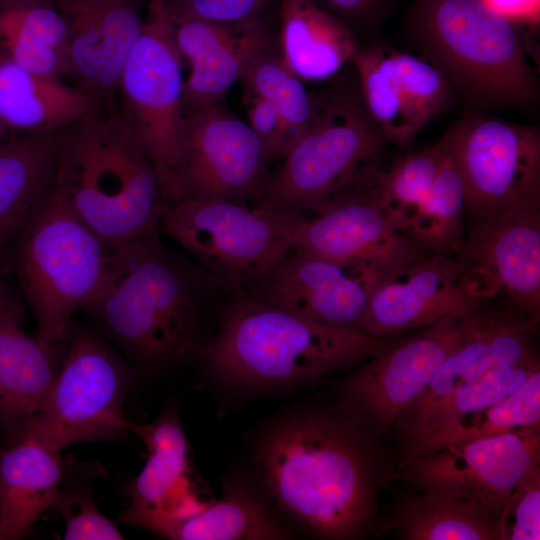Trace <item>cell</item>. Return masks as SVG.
<instances>
[{"instance_id":"9","label":"cell","mask_w":540,"mask_h":540,"mask_svg":"<svg viewBox=\"0 0 540 540\" xmlns=\"http://www.w3.org/2000/svg\"><path fill=\"white\" fill-rule=\"evenodd\" d=\"M452 159L474 220L540 209V131L476 111L465 113L437 143Z\"/></svg>"},{"instance_id":"23","label":"cell","mask_w":540,"mask_h":540,"mask_svg":"<svg viewBox=\"0 0 540 540\" xmlns=\"http://www.w3.org/2000/svg\"><path fill=\"white\" fill-rule=\"evenodd\" d=\"M128 431L145 444L147 460L130 491L120 522L162 534L173 524L205 508L189 467V444L177 413L163 411L153 422H130Z\"/></svg>"},{"instance_id":"29","label":"cell","mask_w":540,"mask_h":540,"mask_svg":"<svg viewBox=\"0 0 540 540\" xmlns=\"http://www.w3.org/2000/svg\"><path fill=\"white\" fill-rule=\"evenodd\" d=\"M280 55L301 80L334 78L360 46L352 30L313 0H278Z\"/></svg>"},{"instance_id":"15","label":"cell","mask_w":540,"mask_h":540,"mask_svg":"<svg viewBox=\"0 0 540 540\" xmlns=\"http://www.w3.org/2000/svg\"><path fill=\"white\" fill-rule=\"evenodd\" d=\"M387 273L373 264L291 246L244 292L267 306L338 329L364 332L371 293Z\"/></svg>"},{"instance_id":"24","label":"cell","mask_w":540,"mask_h":540,"mask_svg":"<svg viewBox=\"0 0 540 540\" xmlns=\"http://www.w3.org/2000/svg\"><path fill=\"white\" fill-rule=\"evenodd\" d=\"M538 321L536 317L528 321L510 320L480 307L472 311L465 341L444 361L427 389L399 415L394 426L456 389L477 382L496 367L536 356L534 337Z\"/></svg>"},{"instance_id":"16","label":"cell","mask_w":540,"mask_h":540,"mask_svg":"<svg viewBox=\"0 0 540 540\" xmlns=\"http://www.w3.org/2000/svg\"><path fill=\"white\" fill-rule=\"evenodd\" d=\"M471 312L389 344L344 381L349 413L372 437L389 432L427 389L444 361L467 338Z\"/></svg>"},{"instance_id":"34","label":"cell","mask_w":540,"mask_h":540,"mask_svg":"<svg viewBox=\"0 0 540 540\" xmlns=\"http://www.w3.org/2000/svg\"><path fill=\"white\" fill-rule=\"evenodd\" d=\"M539 369L537 355L519 363L496 367L477 382L456 389L394 428L406 442L515 393Z\"/></svg>"},{"instance_id":"26","label":"cell","mask_w":540,"mask_h":540,"mask_svg":"<svg viewBox=\"0 0 540 540\" xmlns=\"http://www.w3.org/2000/svg\"><path fill=\"white\" fill-rule=\"evenodd\" d=\"M20 303L0 307V430L10 435L39 409L60 366L53 347L22 327Z\"/></svg>"},{"instance_id":"36","label":"cell","mask_w":540,"mask_h":540,"mask_svg":"<svg viewBox=\"0 0 540 540\" xmlns=\"http://www.w3.org/2000/svg\"><path fill=\"white\" fill-rule=\"evenodd\" d=\"M65 523L66 540H120L123 534L97 508L88 483H68L63 477L50 507Z\"/></svg>"},{"instance_id":"18","label":"cell","mask_w":540,"mask_h":540,"mask_svg":"<svg viewBox=\"0 0 540 540\" xmlns=\"http://www.w3.org/2000/svg\"><path fill=\"white\" fill-rule=\"evenodd\" d=\"M378 168L339 191L313 218L296 217L288 232L291 246L386 272L429 255L399 233L379 205L373 187Z\"/></svg>"},{"instance_id":"14","label":"cell","mask_w":540,"mask_h":540,"mask_svg":"<svg viewBox=\"0 0 540 540\" xmlns=\"http://www.w3.org/2000/svg\"><path fill=\"white\" fill-rule=\"evenodd\" d=\"M377 201L394 228L429 254L452 256L464 236L465 189L438 145L407 153L374 173Z\"/></svg>"},{"instance_id":"43","label":"cell","mask_w":540,"mask_h":540,"mask_svg":"<svg viewBox=\"0 0 540 540\" xmlns=\"http://www.w3.org/2000/svg\"><path fill=\"white\" fill-rule=\"evenodd\" d=\"M12 137L15 136H13L0 122V143L9 140Z\"/></svg>"},{"instance_id":"27","label":"cell","mask_w":540,"mask_h":540,"mask_svg":"<svg viewBox=\"0 0 540 540\" xmlns=\"http://www.w3.org/2000/svg\"><path fill=\"white\" fill-rule=\"evenodd\" d=\"M100 102L63 79L26 70L0 49V122L13 136L57 132Z\"/></svg>"},{"instance_id":"28","label":"cell","mask_w":540,"mask_h":540,"mask_svg":"<svg viewBox=\"0 0 540 540\" xmlns=\"http://www.w3.org/2000/svg\"><path fill=\"white\" fill-rule=\"evenodd\" d=\"M57 132L15 136L0 143V269L54 186Z\"/></svg>"},{"instance_id":"21","label":"cell","mask_w":540,"mask_h":540,"mask_svg":"<svg viewBox=\"0 0 540 540\" xmlns=\"http://www.w3.org/2000/svg\"><path fill=\"white\" fill-rule=\"evenodd\" d=\"M462 266L445 254L426 257L387 273L373 289L364 332L386 338L462 317L480 307L459 284Z\"/></svg>"},{"instance_id":"37","label":"cell","mask_w":540,"mask_h":540,"mask_svg":"<svg viewBox=\"0 0 540 540\" xmlns=\"http://www.w3.org/2000/svg\"><path fill=\"white\" fill-rule=\"evenodd\" d=\"M499 523L502 540L540 539V466L515 485Z\"/></svg>"},{"instance_id":"11","label":"cell","mask_w":540,"mask_h":540,"mask_svg":"<svg viewBox=\"0 0 540 540\" xmlns=\"http://www.w3.org/2000/svg\"><path fill=\"white\" fill-rule=\"evenodd\" d=\"M183 66L167 8L162 0H148L141 33L118 80L116 104L157 167L168 197L184 128Z\"/></svg>"},{"instance_id":"25","label":"cell","mask_w":540,"mask_h":540,"mask_svg":"<svg viewBox=\"0 0 540 540\" xmlns=\"http://www.w3.org/2000/svg\"><path fill=\"white\" fill-rule=\"evenodd\" d=\"M0 450V540L28 536L51 507L63 475L60 452L24 426Z\"/></svg>"},{"instance_id":"7","label":"cell","mask_w":540,"mask_h":540,"mask_svg":"<svg viewBox=\"0 0 540 540\" xmlns=\"http://www.w3.org/2000/svg\"><path fill=\"white\" fill-rule=\"evenodd\" d=\"M317 99L312 122L255 207L317 214L339 191L379 167L389 141L367 111L356 77L335 76Z\"/></svg>"},{"instance_id":"40","label":"cell","mask_w":540,"mask_h":540,"mask_svg":"<svg viewBox=\"0 0 540 540\" xmlns=\"http://www.w3.org/2000/svg\"><path fill=\"white\" fill-rule=\"evenodd\" d=\"M248 125L260 138L271 157L282 159L294 140L277 109L264 98L246 92Z\"/></svg>"},{"instance_id":"20","label":"cell","mask_w":540,"mask_h":540,"mask_svg":"<svg viewBox=\"0 0 540 540\" xmlns=\"http://www.w3.org/2000/svg\"><path fill=\"white\" fill-rule=\"evenodd\" d=\"M68 30L67 77L106 105L136 40L148 0H51Z\"/></svg>"},{"instance_id":"12","label":"cell","mask_w":540,"mask_h":540,"mask_svg":"<svg viewBox=\"0 0 540 540\" xmlns=\"http://www.w3.org/2000/svg\"><path fill=\"white\" fill-rule=\"evenodd\" d=\"M274 159L263 142L224 102L185 115L171 172V206L183 200L264 199ZM170 206V207H171Z\"/></svg>"},{"instance_id":"22","label":"cell","mask_w":540,"mask_h":540,"mask_svg":"<svg viewBox=\"0 0 540 540\" xmlns=\"http://www.w3.org/2000/svg\"><path fill=\"white\" fill-rule=\"evenodd\" d=\"M178 50L190 68L184 80V116L221 104L252 63L276 43L265 19L221 24L171 17Z\"/></svg>"},{"instance_id":"39","label":"cell","mask_w":540,"mask_h":540,"mask_svg":"<svg viewBox=\"0 0 540 540\" xmlns=\"http://www.w3.org/2000/svg\"><path fill=\"white\" fill-rule=\"evenodd\" d=\"M171 17H192L221 24L265 19L278 0H162Z\"/></svg>"},{"instance_id":"44","label":"cell","mask_w":540,"mask_h":540,"mask_svg":"<svg viewBox=\"0 0 540 540\" xmlns=\"http://www.w3.org/2000/svg\"><path fill=\"white\" fill-rule=\"evenodd\" d=\"M16 0H0V10Z\"/></svg>"},{"instance_id":"3","label":"cell","mask_w":540,"mask_h":540,"mask_svg":"<svg viewBox=\"0 0 540 540\" xmlns=\"http://www.w3.org/2000/svg\"><path fill=\"white\" fill-rule=\"evenodd\" d=\"M54 189L111 249L159 232L171 206L157 167L117 105L102 102L57 131Z\"/></svg>"},{"instance_id":"4","label":"cell","mask_w":540,"mask_h":540,"mask_svg":"<svg viewBox=\"0 0 540 540\" xmlns=\"http://www.w3.org/2000/svg\"><path fill=\"white\" fill-rule=\"evenodd\" d=\"M389 344L386 338L325 326L236 291L202 360L222 382L277 387L370 359Z\"/></svg>"},{"instance_id":"42","label":"cell","mask_w":540,"mask_h":540,"mask_svg":"<svg viewBox=\"0 0 540 540\" xmlns=\"http://www.w3.org/2000/svg\"><path fill=\"white\" fill-rule=\"evenodd\" d=\"M19 303L9 287L0 280V307Z\"/></svg>"},{"instance_id":"32","label":"cell","mask_w":540,"mask_h":540,"mask_svg":"<svg viewBox=\"0 0 540 540\" xmlns=\"http://www.w3.org/2000/svg\"><path fill=\"white\" fill-rule=\"evenodd\" d=\"M408 540H502L498 521L450 496L425 490L398 502L391 519Z\"/></svg>"},{"instance_id":"41","label":"cell","mask_w":540,"mask_h":540,"mask_svg":"<svg viewBox=\"0 0 540 540\" xmlns=\"http://www.w3.org/2000/svg\"><path fill=\"white\" fill-rule=\"evenodd\" d=\"M493 11L522 25H537L540 0H481Z\"/></svg>"},{"instance_id":"17","label":"cell","mask_w":540,"mask_h":540,"mask_svg":"<svg viewBox=\"0 0 540 540\" xmlns=\"http://www.w3.org/2000/svg\"><path fill=\"white\" fill-rule=\"evenodd\" d=\"M452 257L463 268L460 287L474 302L505 296L539 318L540 209L474 220Z\"/></svg>"},{"instance_id":"5","label":"cell","mask_w":540,"mask_h":540,"mask_svg":"<svg viewBox=\"0 0 540 540\" xmlns=\"http://www.w3.org/2000/svg\"><path fill=\"white\" fill-rule=\"evenodd\" d=\"M521 25L481 0H411L403 31L468 105L520 110L539 99Z\"/></svg>"},{"instance_id":"19","label":"cell","mask_w":540,"mask_h":540,"mask_svg":"<svg viewBox=\"0 0 540 540\" xmlns=\"http://www.w3.org/2000/svg\"><path fill=\"white\" fill-rule=\"evenodd\" d=\"M363 103L389 142L407 145L446 111L455 90L426 59L385 44H360L350 61Z\"/></svg>"},{"instance_id":"8","label":"cell","mask_w":540,"mask_h":540,"mask_svg":"<svg viewBox=\"0 0 540 540\" xmlns=\"http://www.w3.org/2000/svg\"><path fill=\"white\" fill-rule=\"evenodd\" d=\"M303 212L250 208L245 202L183 200L160 228L231 292L259 281L291 248L289 227Z\"/></svg>"},{"instance_id":"30","label":"cell","mask_w":540,"mask_h":540,"mask_svg":"<svg viewBox=\"0 0 540 540\" xmlns=\"http://www.w3.org/2000/svg\"><path fill=\"white\" fill-rule=\"evenodd\" d=\"M0 49L34 74L67 77V25L51 0H16L3 7Z\"/></svg>"},{"instance_id":"38","label":"cell","mask_w":540,"mask_h":540,"mask_svg":"<svg viewBox=\"0 0 540 540\" xmlns=\"http://www.w3.org/2000/svg\"><path fill=\"white\" fill-rule=\"evenodd\" d=\"M345 23L365 44L383 42L386 22L405 0H313Z\"/></svg>"},{"instance_id":"13","label":"cell","mask_w":540,"mask_h":540,"mask_svg":"<svg viewBox=\"0 0 540 540\" xmlns=\"http://www.w3.org/2000/svg\"><path fill=\"white\" fill-rule=\"evenodd\" d=\"M539 463L540 430L524 429L404 459L397 477L416 490L463 501L499 522L515 485Z\"/></svg>"},{"instance_id":"6","label":"cell","mask_w":540,"mask_h":540,"mask_svg":"<svg viewBox=\"0 0 540 540\" xmlns=\"http://www.w3.org/2000/svg\"><path fill=\"white\" fill-rule=\"evenodd\" d=\"M111 251L53 186L18 235L9 260L42 341L65 346L74 313L88 309L108 281Z\"/></svg>"},{"instance_id":"2","label":"cell","mask_w":540,"mask_h":540,"mask_svg":"<svg viewBox=\"0 0 540 540\" xmlns=\"http://www.w3.org/2000/svg\"><path fill=\"white\" fill-rule=\"evenodd\" d=\"M233 292L159 232L112 249L108 281L87 311L150 368L202 360Z\"/></svg>"},{"instance_id":"1","label":"cell","mask_w":540,"mask_h":540,"mask_svg":"<svg viewBox=\"0 0 540 540\" xmlns=\"http://www.w3.org/2000/svg\"><path fill=\"white\" fill-rule=\"evenodd\" d=\"M350 413H298L272 425L255 461L273 508L306 533L352 539L371 527L392 479L383 453Z\"/></svg>"},{"instance_id":"10","label":"cell","mask_w":540,"mask_h":540,"mask_svg":"<svg viewBox=\"0 0 540 540\" xmlns=\"http://www.w3.org/2000/svg\"><path fill=\"white\" fill-rule=\"evenodd\" d=\"M58 372L37 412L22 424L60 452L83 441L128 431L123 402L129 372L100 337L73 332ZM20 427V426H19Z\"/></svg>"},{"instance_id":"33","label":"cell","mask_w":540,"mask_h":540,"mask_svg":"<svg viewBox=\"0 0 540 540\" xmlns=\"http://www.w3.org/2000/svg\"><path fill=\"white\" fill-rule=\"evenodd\" d=\"M162 536L176 540H273L293 534L274 508L248 492L233 490L173 524Z\"/></svg>"},{"instance_id":"31","label":"cell","mask_w":540,"mask_h":540,"mask_svg":"<svg viewBox=\"0 0 540 540\" xmlns=\"http://www.w3.org/2000/svg\"><path fill=\"white\" fill-rule=\"evenodd\" d=\"M524 429L540 430V369L515 393L406 441L404 459Z\"/></svg>"},{"instance_id":"35","label":"cell","mask_w":540,"mask_h":540,"mask_svg":"<svg viewBox=\"0 0 540 540\" xmlns=\"http://www.w3.org/2000/svg\"><path fill=\"white\" fill-rule=\"evenodd\" d=\"M242 81L246 92L264 98L277 109L295 143L315 116L317 93L307 91L284 63L277 41L252 63Z\"/></svg>"}]
</instances>
